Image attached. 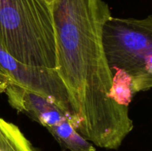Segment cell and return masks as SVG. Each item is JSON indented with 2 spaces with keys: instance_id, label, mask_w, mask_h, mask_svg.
<instances>
[{
  "instance_id": "cell-4",
  "label": "cell",
  "mask_w": 152,
  "mask_h": 151,
  "mask_svg": "<svg viewBox=\"0 0 152 151\" xmlns=\"http://www.w3.org/2000/svg\"><path fill=\"white\" fill-rule=\"evenodd\" d=\"M10 106L45 127L64 150L96 151L94 145L77 132L65 112L52 101L16 84L4 90Z\"/></svg>"
},
{
  "instance_id": "cell-7",
  "label": "cell",
  "mask_w": 152,
  "mask_h": 151,
  "mask_svg": "<svg viewBox=\"0 0 152 151\" xmlns=\"http://www.w3.org/2000/svg\"><path fill=\"white\" fill-rule=\"evenodd\" d=\"M46 1H47L48 3V4H51V3L53 2V0H45Z\"/></svg>"
},
{
  "instance_id": "cell-5",
  "label": "cell",
  "mask_w": 152,
  "mask_h": 151,
  "mask_svg": "<svg viewBox=\"0 0 152 151\" xmlns=\"http://www.w3.org/2000/svg\"><path fill=\"white\" fill-rule=\"evenodd\" d=\"M0 151H35L20 129L0 117Z\"/></svg>"
},
{
  "instance_id": "cell-1",
  "label": "cell",
  "mask_w": 152,
  "mask_h": 151,
  "mask_svg": "<svg viewBox=\"0 0 152 151\" xmlns=\"http://www.w3.org/2000/svg\"><path fill=\"white\" fill-rule=\"evenodd\" d=\"M57 70L71 96L76 130L95 147L120 148L134 128L129 107L109 97L113 74L103 46L111 16L104 0H53Z\"/></svg>"
},
{
  "instance_id": "cell-2",
  "label": "cell",
  "mask_w": 152,
  "mask_h": 151,
  "mask_svg": "<svg viewBox=\"0 0 152 151\" xmlns=\"http://www.w3.org/2000/svg\"><path fill=\"white\" fill-rule=\"evenodd\" d=\"M54 28L45 0H0V44L18 62L57 69Z\"/></svg>"
},
{
  "instance_id": "cell-6",
  "label": "cell",
  "mask_w": 152,
  "mask_h": 151,
  "mask_svg": "<svg viewBox=\"0 0 152 151\" xmlns=\"http://www.w3.org/2000/svg\"><path fill=\"white\" fill-rule=\"evenodd\" d=\"M112 84L109 97L120 106L129 107L134 95L132 89V78L122 69L113 68Z\"/></svg>"
},
{
  "instance_id": "cell-3",
  "label": "cell",
  "mask_w": 152,
  "mask_h": 151,
  "mask_svg": "<svg viewBox=\"0 0 152 151\" xmlns=\"http://www.w3.org/2000/svg\"><path fill=\"white\" fill-rule=\"evenodd\" d=\"M102 40L110 68L129 74L134 94L152 89V15L143 19L111 16Z\"/></svg>"
}]
</instances>
